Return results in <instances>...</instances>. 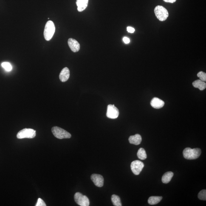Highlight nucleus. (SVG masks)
<instances>
[{"mask_svg": "<svg viewBox=\"0 0 206 206\" xmlns=\"http://www.w3.org/2000/svg\"><path fill=\"white\" fill-rule=\"evenodd\" d=\"M165 2L173 3L176 1V0H163Z\"/></svg>", "mask_w": 206, "mask_h": 206, "instance_id": "nucleus-26", "label": "nucleus"}, {"mask_svg": "<svg viewBox=\"0 0 206 206\" xmlns=\"http://www.w3.org/2000/svg\"><path fill=\"white\" fill-rule=\"evenodd\" d=\"M193 85L195 88H198L201 91L204 90L206 89V83L200 80H197L193 82Z\"/></svg>", "mask_w": 206, "mask_h": 206, "instance_id": "nucleus-15", "label": "nucleus"}, {"mask_svg": "<svg viewBox=\"0 0 206 206\" xmlns=\"http://www.w3.org/2000/svg\"><path fill=\"white\" fill-rule=\"evenodd\" d=\"M174 173L171 171H168L163 174L162 177V181L163 183L167 184L171 181Z\"/></svg>", "mask_w": 206, "mask_h": 206, "instance_id": "nucleus-16", "label": "nucleus"}, {"mask_svg": "<svg viewBox=\"0 0 206 206\" xmlns=\"http://www.w3.org/2000/svg\"><path fill=\"white\" fill-rule=\"evenodd\" d=\"M55 24L52 21H48L45 27L44 35L46 41H49L52 39L55 32Z\"/></svg>", "mask_w": 206, "mask_h": 206, "instance_id": "nucleus-2", "label": "nucleus"}, {"mask_svg": "<svg viewBox=\"0 0 206 206\" xmlns=\"http://www.w3.org/2000/svg\"><path fill=\"white\" fill-rule=\"evenodd\" d=\"M144 166V165L143 163L140 161H133L131 165V170L134 174L137 175L140 174Z\"/></svg>", "mask_w": 206, "mask_h": 206, "instance_id": "nucleus-7", "label": "nucleus"}, {"mask_svg": "<svg viewBox=\"0 0 206 206\" xmlns=\"http://www.w3.org/2000/svg\"><path fill=\"white\" fill-rule=\"evenodd\" d=\"M52 131L54 135L59 139H69L72 136L67 131L57 126L53 127Z\"/></svg>", "mask_w": 206, "mask_h": 206, "instance_id": "nucleus-4", "label": "nucleus"}, {"mask_svg": "<svg viewBox=\"0 0 206 206\" xmlns=\"http://www.w3.org/2000/svg\"><path fill=\"white\" fill-rule=\"evenodd\" d=\"M123 41L125 44H129L130 41L129 39L126 37H124L123 38Z\"/></svg>", "mask_w": 206, "mask_h": 206, "instance_id": "nucleus-25", "label": "nucleus"}, {"mask_svg": "<svg viewBox=\"0 0 206 206\" xmlns=\"http://www.w3.org/2000/svg\"><path fill=\"white\" fill-rule=\"evenodd\" d=\"M129 143L135 145L140 144L142 141L141 136L139 134L130 136L129 138Z\"/></svg>", "mask_w": 206, "mask_h": 206, "instance_id": "nucleus-14", "label": "nucleus"}, {"mask_svg": "<svg viewBox=\"0 0 206 206\" xmlns=\"http://www.w3.org/2000/svg\"><path fill=\"white\" fill-rule=\"evenodd\" d=\"M91 179L97 187H102L103 185L104 179L103 176L99 174H94L91 176Z\"/></svg>", "mask_w": 206, "mask_h": 206, "instance_id": "nucleus-9", "label": "nucleus"}, {"mask_svg": "<svg viewBox=\"0 0 206 206\" xmlns=\"http://www.w3.org/2000/svg\"><path fill=\"white\" fill-rule=\"evenodd\" d=\"M36 206H46L45 203L41 198H39Z\"/></svg>", "mask_w": 206, "mask_h": 206, "instance_id": "nucleus-23", "label": "nucleus"}, {"mask_svg": "<svg viewBox=\"0 0 206 206\" xmlns=\"http://www.w3.org/2000/svg\"><path fill=\"white\" fill-rule=\"evenodd\" d=\"M119 115V110L114 105H108L106 115L108 118L116 119L118 117Z\"/></svg>", "mask_w": 206, "mask_h": 206, "instance_id": "nucleus-8", "label": "nucleus"}, {"mask_svg": "<svg viewBox=\"0 0 206 206\" xmlns=\"http://www.w3.org/2000/svg\"><path fill=\"white\" fill-rule=\"evenodd\" d=\"M89 0H77L76 4L77 6V10L81 12L86 9L88 6Z\"/></svg>", "mask_w": 206, "mask_h": 206, "instance_id": "nucleus-13", "label": "nucleus"}, {"mask_svg": "<svg viewBox=\"0 0 206 206\" xmlns=\"http://www.w3.org/2000/svg\"><path fill=\"white\" fill-rule=\"evenodd\" d=\"M70 76V72L67 67H65L62 69L59 75L60 80L62 82H65L69 80Z\"/></svg>", "mask_w": 206, "mask_h": 206, "instance_id": "nucleus-11", "label": "nucleus"}, {"mask_svg": "<svg viewBox=\"0 0 206 206\" xmlns=\"http://www.w3.org/2000/svg\"><path fill=\"white\" fill-rule=\"evenodd\" d=\"M151 106L156 109H159L163 107L165 104V103L160 99L154 97L151 101Z\"/></svg>", "mask_w": 206, "mask_h": 206, "instance_id": "nucleus-12", "label": "nucleus"}, {"mask_svg": "<svg viewBox=\"0 0 206 206\" xmlns=\"http://www.w3.org/2000/svg\"><path fill=\"white\" fill-rule=\"evenodd\" d=\"M162 199V197L151 196L148 199V203L150 205H154L159 203Z\"/></svg>", "mask_w": 206, "mask_h": 206, "instance_id": "nucleus-17", "label": "nucleus"}, {"mask_svg": "<svg viewBox=\"0 0 206 206\" xmlns=\"http://www.w3.org/2000/svg\"><path fill=\"white\" fill-rule=\"evenodd\" d=\"M36 136V131L32 129L25 128L20 131L17 134L18 139L33 138Z\"/></svg>", "mask_w": 206, "mask_h": 206, "instance_id": "nucleus-5", "label": "nucleus"}, {"mask_svg": "<svg viewBox=\"0 0 206 206\" xmlns=\"http://www.w3.org/2000/svg\"><path fill=\"white\" fill-rule=\"evenodd\" d=\"M74 199L77 204L81 206H89L90 202L87 197L84 196L80 193H77L74 196Z\"/></svg>", "mask_w": 206, "mask_h": 206, "instance_id": "nucleus-6", "label": "nucleus"}, {"mask_svg": "<svg viewBox=\"0 0 206 206\" xmlns=\"http://www.w3.org/2000/svg\"><path fill=\"white\" fill-rule=\"evenodd\" d=\"M201 154V150L199 148L192 149L190 148H185L183 151L184 157L187 159H194L199 158Z\"/></svg>", "mask_w": 206, "mask_h": 206, "instance_id": "nucleus-1", "label": "nucleus"}, {"mask_svg": "<svg viewBox=\"0 0 206 206\" xmlns=\"http://www.w3.org/2000/svg\"><path fill=\"white\" fill-rule=\"evenodd\" d=\"M111 201L114 205L115 206H122V204L120 197L116 195H113L111 196Z\"/></svg>", "mask_w": 206, "mask_h": 206, "instance_id": "nucleus-19", "label": "nucleus"}, {"mask_svg": "<svg viewBox=\"0 0 206 206\" xmlns=\"http://www.w3.org/2000/svg\"><path fill=\"white\" fill-rule=\"evenodd\" d=\"M198 198L202 200H206V190L204 189L201 190L198 194Z\"/></svg>", "mask_w": 206, "mask_h": 206, "instance_id": "nucleus-21", "label": "nucleus"}, {"mask_svg": "<svg viewBox=\"0 0 206 206\" xmlns=\"http://www.w3.org/2000/svg\"><path fill=\"white\" fill-rule=\"evenodd\" d=\"M137 156L139 159H142V160H144L146 159L147 155L145 149L142 148H139L137 152Z\"/></svg>", "mask_w": 206, "mask_h": 206, "instance_id": "nucleus-18", "label": "nucleus"}, {"mask_svg": "<svg viewBox=\"0 0 206 206\" xmlns=\"http://www.w3.org/2000/svg\"><path fill=\"white\" fill-rule=\"evenodd\" d=\"M68 44L71 50L74 52H77L80 50V46L77 40L73 38H69L68 40Z\"/></svg>", "mask_w": 206, "mask_h": 206, "instance_id": "nucleus-10", "label": "nucleus"}, {"mask_svg": "<svg viewBox=\"0 0 206 206\" xmlns=\"http://www.w3.org/2000/svg\"><path fill=\"white\" fill-rule=\"evenodd\" d=\"M154 12L156 18L160 21H166L169 16L168 11L162 6H156L154 9Z\"/></svg>", "mask_w": 206, "mask_h": 206, "instance_id": "nucleus-3", "label": "nucleus"}, {"mask_svg": "<svg viewBox=\"0 0 206 206\" xmlns=\"http://www.w3.org/2000/svg\"><path fill=\"white\" fill-rule=\"evenodd\" d=\"M197 77H199L200 80L202 81L205 82L206 81V73L203 72H200L198 73Z\"/></svg>", "mask_w": 206, "mask_h": 206, "instance_id": "nucleus-22", "label": "nucleus"}, {"mask_svg": "<svg viewBox=\"0 0 206 206\" xmlns=\"http://www.w3.org/2000/svg\"><path fill=\"white\" fill-rule=\"evenodd\" d=\"M127 30L130 33H133L135 32V29L134 28L128 26L127 28Z\"/></svg>", "mask_w": 206, "mask_h": 206, "instance_id": "nucleus-24", "label": "nucleus"}, {"mask_svg": "<svg viewBox=\"0 0 206 206\" xmlns=\"http://www.w3.org/2000/svg\"><path fill=\"white\" fill-rule=\"evenodd\" d=\"M1 66L7 72H10L12 70V66L11 65L9 62H3L2 63Z\"/></svg>", "mask_w": 206, "mask_h": 206, "instance_id": "nucleus-20", "label": "nucleus"}]
</instances>
